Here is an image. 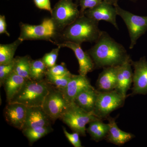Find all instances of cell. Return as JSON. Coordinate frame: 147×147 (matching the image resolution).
I'll return each instance as SVG.
<instances>
[{
	"label": "cell",
	"instance_id": "cell-1",
	"mask_svg": "<svg viewBox=\"0 0 147 147\" xmlns=\"http://www.w3.org/2000/svg\"><path fill=\"white\" fill-rule=\"evenodd\" d=\"M95 43L86 52L92 59L95 68L121 65L131 59L123 46L106 32L102 31Z\"/></svg>",
	"mask_w": 147,
	"mask_h": 147
},
{
	"label": "cell",
	"instance_id": "cell-2",
	"mask_svg": "<svg viewBox=\"0 0 147 147\" xmlns=\"http://www.w3.org/2000/svg\"><path fill=\"white\" fill-rule=\"evenodd\" d=\"M99 21L85 15L80 16L74 22L58 33L55 43L69 41L81 44L84 42H96L102 33L98 28Z\"/></svg>",
	"mask_w": 147,
	"mask_h": 147
},
{
	"label": "cell",
	"instance_id": "cell-3",
	"mask_svg": "<svg viewBox=\"0 0 147 147\" xmlns=\"http://www.w3.org/2000/svg\"><path fill=\"white\" fill-rule=\"evenodd\" d=\"M51 87L45 79L41 81L27 80L20 91L8 103H20L28 107L42 106Z\"/></svg>",
	"mask_w": 147,
	"mask_h": 147
},
{
	"label": "cell",
	"instance_id": "cell-4",
	"mask_svg": "<svg viewBox=\"0 0 147 147\" xmlns=\"http://www.w3.org/2000/svg\"><path fill=\"white\" fill-rule=\"evenodd\" d=\"M20 34L18 39L24 40H43L55 44L58 34L52 18H45L41 24L32 25L21 22Z\"/></svg>",
	"mask_w": 147,
	"mask_h": 147
},
{
	"label": "cell",
	"instance_id": "cell-5",
	"mask_svg": "<svg viewBox=\"0 0 147 147\" xmlns=\"http://www.w3.org/2000/svg\"><path fill=\"white\" fill-rule=\"evenodd\" d=\"M98 119L93 113L86 112L74 101L70 102L60 119L74 132H77L79 135L85 137L87 124Z\"/></svg>",
	"mask_w": 147,
	"mask_h": 147
},
{
	"label": "cell",
	"instance_id": "cell-6",
	"mask_svg": "<svg viewBox=\"0 0 147 147\" xmlns=\"http://www.w3.org/2000/svg\"><path fill=\"white\" fill-rule=\"evenodd\" d=\"M51 17L58 33L80 16L77 4L73 0H59L55 4Z\"/></svg>",
	"mask_w": 147,
	"mask_h": 147
},
{
	"label": "cell",
	"instance_id": "cell-7",
	"mask_svg": "<svg viewBox=\"0 0 147 147\" xmlns=\"http://www.w3.org/2000/svg\"><path fill=\"white\" fill-rule=\"evenodd\" d=\"M125 98L116 90L98 91L93 113L99 119L107 118L110 113L123 105Z\"/></svg>",
	"mask_w": 147,
	"mask_h": 147
},
{
	"label": "cell",
	"instance_id": "cell-8",
	"mask_svg": "<svg viewBox=\"0 0 147 147\" xmlns=\"http://www.w3.org/2000/svg\"><path fill=\"white\" fill-rule=\"evenodd\" d=\"M70 102L62 91L52 86L42 103V107L54 123L56 120L61 119Z\"/></svg>",
	"mask_w": 147,
	"mask_h": 147
},
{
	"label": "cell",
	"instance_id": "cell-9",
	"mask_svg": "<svg viewBox=\"0 0 147 147\" xmlns=\"http://www.w3.org/2000/svg\"><path fill=\"white\" fill-rule=\"evenodd\" d=\"M117 14L121 16L127 27L130 39L129 48L132 49L138 39L147 30V16L135 15L120 7L118 4L115 6Z\"/></svg>",
	"mask_w": 147,
	"mask_h": 147
},
{
	"label": "cell",
	"instance_id": "cell-10",
	"mask_svg": "<svg viewBox=\"0 0 147 147\" xmlns=\"http://www.w3.org/2000/svg\"><path fill=\"white\" fill-rule=\"evenodd\" d=\"M131 63L134 68L131 94H147V61L146 57H142L136 61L131 59Z\"/></svg>",
	"mask_w": 147,
	"mask_h": 147
},
{
	"label": "cell",
	"instance_id": "cell-11",
	"mask_svg": "<svg viewBox=\"0 0 147 147\" xmlns=\"http://www.w3.org/2000/svg\"><path fill=\"white\" fill-rule=\"evenodd\" d=\"M84 14L96 21L109 22L116 29H119L116 20L117 14L115 7L104 1L93 8L85 11Z\"/></svg>",
	"mask_w": 147,
	"mask_h": 147
},
{
	"label": "cell",
	"instance_id": "cell-12",
	"mask_svg": "<svg viewBox=\"0 0 147 147\" xmlns=\"http://www.w3.org/2000/svg\"><path fill=\"white\" fill-rule=\"evenodd\" d=\"M56 45L61 48L67 47L73 51L79 62V73L80 75L87 76L89 72H91L95 68L92 59L86 52H84L80 44L65 41Z\"/></svg>",
	"mask_w": 147,
	"mask_h": 147
},
{
	"label": "cell",
	"instance_id": "cell-13",
	"mask_svg": "<svg viewBox=\"0 0 147 147\" xmlns=\"http://www.w3.org/2000/svg\"><path fill=\"white\" fill-rule=\"evenodd\" d=\"M27 108L20 103H7L4 110L5 117L7 123L22 130L26 121Z\"/></svg>",
	"mask_w": 147,
	"mask_h": 147
},
{
	"label": "cell",
	"instance_id": "cell-14",
	"mask_svg": "<svg viewBox=\"0 0 147 147\" xmlns=\"http://www.w3.org/2000/svg\"><path fill=\"white\" fill-rule=\"evenodd\" d=\"M53 121L42 106L28 107L23 129L51 126Z\"/></svg>",
	"mask_w": 147,
	"mask_h": 147
},
{
	"label": "cell",
	"instance_id": "cell-15",
	"mask_svg": "<svg viewBox=\"0 0 147 147\" xmlns=\"http://www.w3.org/2000/svg\"><path fill=\"white\" fill-rule=\"evenodd\" d=\"M131 60L118 66L117 86L115 90L126 98L127 92L132 83L133 72Z\"/></svg>",
	"mask_w": 147,
	"mask_h": 147
},
{
	"label": "cell",
	"instance_id": "cell-16",
	"mask_svg": "<svg viewBox=\"0 0 147 147\" xmlns=\"http://www.w3.org/2000/svg\"><path fill=\"white\" fill-rule=\"evenodd\" d=\"M92 87L87 76L72 75L67 86L62 91L69 102H74L79 93Z\"/></svg>",
	"mask_w": 147,
	"mask_h": 147
},
{
	"label": "cell",
	"instance_id": "cell-17",
	"mask_svg": "<svg viewBox=\"0 0 147 147\" xmlns=\"http://www.w3.org/2000/svg\"><path fill=\"white\" fill-rule=\"evenodd\" d=\"M107 119L110 126L109 131L105 138L107 142L117 146H121L135 137L134 134L122 131L119 128L115 118L109 116Z\"/></svg>",
	"mask_w": 147,
	"mask_h": 147
},
{
	"label": "cell",
	"instance_id": "cell-18",
	"mask_svg": "<svg viewBox=\"0 0 147 147\" xmlns=\"http://www.w3.org/2000/svg\"><path fill=\"white\" fill-rule=\"evenodd\" d=\"M118 66L104 67L99 74L96 82L98 90L109 92L116 89L117 83Z\"/></svg>",
	"mask_w": 147,
	"mask_h": 147
},
{
	"label": "cell",
	"instance_id": "cell-19",
	"mask_svg": "<svg viewBox=\"0 0 147 147\" xmlns=\"http://www.w3.org/2000/svg\"><path fill=\"white\" fill-rule=\"evenodd\" d=\"M98 92L93 86L84 90L77 95L74 102L86 112L93 113Z\"/></svg>",
	"mask_w": 147,
	"mask_h": 147
},
{
	"label": "cell",
	"instance_id": "cell-20",
	"mask_svg": "<svg viewBox=\"0 0 147 147\" xmlns=\"http://www.w3.org/2000/svg\"><path fill=\"white\" fill-rule=\"evenodd\" d=\"M26 80L14 71L6 78L3 86L4 88L7 103L20 91Z\"/></svg>",
	"mask_w": 147,
	"mask_h": 147
},
{
	"label": "cell",
	"instance_id": "cell-21",
	"mask_svg": "<svg viewBox=\"0 0 147 147\" xmlns=\"http://www.w3.org/2000/svg\"><path fill=\"white\" fill-rule=\"evenodd\" d=\"M109 128V124L104 123L101 119H98L92 121L89 123L86 131L89 134L92 140L98 142L105 139Z\"/></svg>",
	"mask_w": 147,
	"mask_h": 147
},
{
	"label": "cell",
	"instance_id": "cell-22",
	"mask_svg": "<svg viewBox=\"0 0 147 147\" xmlns=\"http://www.w3.org/2000/svg\"><path fill=\"white\" fill-rule=\"evenodd\" d=\"M22 42L18 38L12 43L0 44V65L7 64L13 61L16 50Z\"/></svg>",
	"mask_w": 147,
	"mask_h": 147
},
{
	"label": "cell",
	"instance_id": "cell-23",
	"mask_svg": "<svg viewBox=\"0 0 147 147\" xmlns=\"http://www.w3.org/2000/svg\"><path fill=\"white\" fill-rule=\"evenodd\" d=\"M32 61L28 55L16 57L14 59L13 71L24 79H30V72Z\"/></svg>",
	"mask_w": 147,
	"mask_h": 147
},
{
	"label": "cell",
	"instance_id": "cell-24",
	"mask_svg": "<svg viewBox=\"0 0 147 147\" xmlns=\"http://www.w3.org/2000/svg\"><path fill=\"white\" fill-rule=\"evenodd\" d=\"M47 69L42 59L32 61L31 65L30 77L33 81H41L45 79Z\"/></svg>",
	"mask_w": 147,
	"mask_h": 147
},
{
	"label": "cell",
	"instance_id": "cell-25",
	"mask_svg": "<svg viewBox=\"0 0 147 147\" xmlns=\"http://www.w3.org/2000/svg\"><path fill=\"white\" fill-rule=\"evenodd\" d=\"M31 144H33L53 131L51 126L26 129L22 130Z\"/></svg>",
	"mask_w": 147,
	"mask_h": 147
},
{
	"label": "cell",
	"instance_id": "cell-26",
	"mask_svg": "<svg viewBox=\"0 0 147 147\" xmlns=\"http://www.w3.org/2000/svg\"><path fill=\"white\" fill-rule=\"evenodd\" d=\"M72 75L71 74L69 75L59 76L47 74L45 79L52 86L63 91L67 86Z\"/></svg>",
	"mask_w": 147,
	"mask_h": 147
},
{
	"label": "cell",
	"instance_id": "cell-27",
	"mask_svg": "<svg viewBox=\"0 0 147 147\" xmlns=\"http://www.w3.org/2000/svg\"><path fill=\"white\" fill-rule=\"evenodd\" d=\"M61 48L58 46V47L53 49L50 53H46L42 58V61L47 68H50L56 65Z\"/></svg>",
	"mask_w": 147,
	"mask_h": 147
},
{
	"label": "cell",
	"instance_id": "cell-28",
	"mask_svg": "<svg viewBox=\"0 0 147 147\" xmlns=\"http://www.w3.org/2000/svg\"><path fill=\"white\" fill-rule=\"evenodd\" d=\"M14 60L7 64L0 65V84L3 86L6 78L13 71Z\"/></svg>",
	"mask_w": 147,
	"mask_h": 147
},
{
	"label": "cell",
	"instance_id": "cell-29",
	"mask_svg": "<svg viewBox=\"0 0 147 147\" xmlns=\"http://www.w3.org/2000/svg\"><path fill=\"white\" fill-rule=\"evenodd\" d=\"M47 74L54 76H65L71 74L67 68L64 63L60 65L56 64L53 67L48 68Z\"/></svg>",
	"mask_w": 147,
	"mask_h": 147
},
{
	"label": "cell",
	"instance_id": "cell-30",
	"mask_svg": "<svg viewBox=\"0 0 147 147\" xmlns=\"http://www.w3.org/2000/svg\"><path fill=\"white\" fill-rule=\"evenodd\" d=\"M102 0H79L80 16L84 15L85 11L93 8L102 1Z\"/></svg>",
	"mask_w": 147,
	"mask_h": 147
},
{
	"label": "cell",
	"instance_id": "cell-31",
	"mask_svg": "<svg viewBox=\"0 0 147 147\" xmlns=\"http://www.w3.org/2000/svg\"><path fill=\"white\" fill-rule=\"evenodd\" d=\"M63 132L65 137L69 142L74 147H82V143L79 139V134L77 132H74L71 134L69 133L65 127H63Z\"/></svg>",
	"mask_w": 147,
	"mask_h": 147
},
{
	"label": "cell",
	"instance_id": "cell-32",
	"mask_svg": "<svg viewBox=\"0 0 147 147\" xmlns=\"http://www.w3.org/2000/svg\"><path fill=\"white\" fill-rule=\"evenodd\" d=\"M36 6L40 9L49 11L51 13L53 9L51 7L50 0H33Z\"/></svg>",
	"mask_w": 147,
	"mask_h": 147
},
{
	"label": "cell",
	"instance_id": "cell-33",
	"mask_svg": "<svg viewBox=\"0 0 147 147\" xmlns=\"http://www.w3.org/2000/svg\"><path fill=\"white\" fill-rule=\"evenodd\" d=\"M7 23L4 15H0V34H5L7 36H10L9 33L7 30Z\"/></svg>",
	"mask_w": 147,
	"mask_h": 147
},
{
	"label": "cell",
	"instance_id": "cell-34",
	"mask_svg": "<svg viewBox=\"0 0 147 147\" xmlns=\"http://www.w3.org/2000/svg\"><path fill=\"white\" fill-rule=\"evenodd\" d=\"M102 1L115 6L118 4V2L119 0H102Z\"/></svg>",
	"mask_w": 147,
	"mask_h": 147
},
{
	"label": "cell",
	"instance_id": "cell-35",
	"mask_svg": "<svg viewBox=\"0 0 147 147\" xmlns=\"http://www.w3.org/2000/svg\"><path fill=\"white\" fill-rule=\"evenodd\" d=\"M130 1H137V0H130Z\"/></svg>",
	"mask_w": 147,
	"mask_h": 147
},
{
	"label": "cell",
	"instance_id": "cell-36",
	"mask_svg": "<svg viewBox=\"0 0 147 147\" xmlns=\"http://www.w3.org/2000/svg\"></svg>",
	"mask_w": 147,
	"mask_h": 147
}]
</instances>
